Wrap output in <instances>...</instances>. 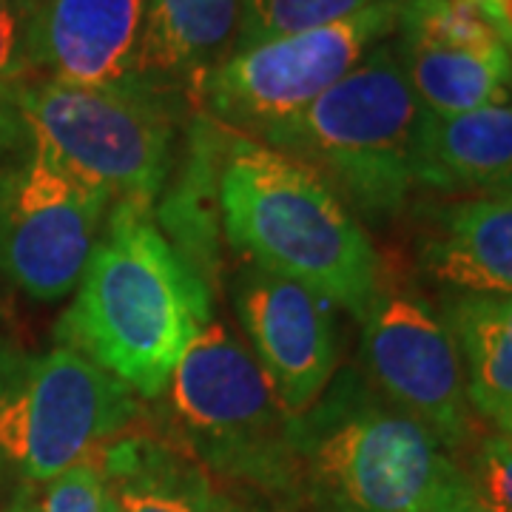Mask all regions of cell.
Wrapping results in <instances>:
<instances>
[{
    "label": "cell",
    "mask_w": 512,
    "mask_h": 512,
    "mask_svg": "<svg viewBox=\"0 0 512 512\" xmlns=\"http://www.w3.org/2000/svg\"><path fill=\"white\" fill-rule=\"evenodd\" d=\"M464 476L487 512H512V436L495 433L478 441Z\"/></svg>",
    "instance_id": "obj_22"
},
{
    "label": "cell",
    "mask_w": 512,
    "mask_h": 512,
    "mask_svg": "<svg viewBox=\"0 0 512 512\" xmlns=\"http://www.w3.org/2000/svg\"><path fill=\"white\" fill-rule=\"evenodd\" d=\"M399 12L402 0H379L319 29L239 46L208 74L194 109L220 126L259 137L265 128L308 109L379 43L396 35Z\"/></svg>",
    "instance_id": "obj_8"
},
{
    "label": "cell",
    "mask_w": 512,
    "mask_h": 512,
    "mask_svg": "<svg viewBox=\"0 0 512 512\" xmlns=\"http://www.w3.org/2000/svg\"><path fill=\"white\" fill-rule=\"evenodd\" d=\"M148 0H18L29 72L77 86H134Z\"/></svg>",
    "instance_id": "obj_12"
},
{
    "label": "cell",
    "mask_w": 512,
    "mask_h": 512,
    "mask_svg": "<svg viewBox=\"0 0 512 512\" xmlns=\"http://www.w3.org/2000/svg\"><path fill=\"white\" fill-rule=\"evenodd\" d=\"M211 322V285L151 222L146 208L111 205L74 302L57 325L83 353L143 399H160L188 345Z\"/></svg>",
    "instance_id": "obj_1"
},
{
    "label": "cell",
    "mask_w": 512,
    "mask_h": 512,
    "mask_svg": "<svg viewBox=\"0 0 512 512\" xmlns=\"http://www.w3.org/2000/svg\"><path fill=\"white\" fill-rule=\"evenodd\" d=\"M379 0H239L237 46L345 20Z\"/></svg>",
    "instance_id": "obj_20"
},
{
    "label": "cell",
    "mask_w": 512,
    "mask_h": 512,
    "mask_svg": "<svg viewBox=\"0 0 512 512\" xmlns=\"http://www.w3.org/2000/svg\"><path fill=\"white\" fill-rule=\"evenodd\" d=\"M416 183L467 200L512 194V94L456 117L424 111Z\"/></svg>",
    "instance_id": "obj_14"
},
{
    "label": "cell",
    "mask_w": 512,
    "mask_h": 512,
    "mask_svg": "<svg viewBox=\"0 0 512 512\" xmlns=\"http://www.w3.org/2000/svg\"><path fill=\"white\" fill-rule=\"evenodd\" d=\"M100 458L120 512H228L211 473L163 430L134 421Z\"/></svg>",
    "instance_id": "obj_15"
},
{
    "label": "cell",
    "mask_w": 512,
    "mask_h": 512,
    "mask_svg": "<svg viewBox=\"0 0 512 512\" xmlns=\"http://www.w3.org/2000/svg\"><path fill=\"white\" fill-rule=\"evenodd\" d=\"M26 52H23V23H20L18 0H0V89L12 86L23 74Z\"/></svg>",
    "instance_id": "obj_23"
},
{
    "label": "cell",
    "mask_w": 512,
    "mask_h": 512,
    "mask_svg": "<svg viewBox=\"0 0 512 512\" xmlns=\"http://www.w3.org/2000/svg\"><path fill=\"white\" fill-rule=\"evenodd\" d=\"M140 396L72 348L0 367V456L46 484L140 421Z\"/></svg>",
    "instance_id": "obj_7"
},
{
    "label": "cell",
    "mask_w": 512,
    "mask_h": 512,
    "mask_svg": "<svg viewBox=\"0 0 512 512\" xmlns=\"http://www.w3.org/2000/svg\"><path fill=\"white\" fill-rule=\"evenodd\" d=\"M217 197L225 239L248 262L311 288L362 322L382 291L379 256L362 222L319 174L217 123Z\"/></svg>",
    "instance_id": "obj_2"
},
{
    "label": "cell",
    "mask_w": 512,
    "mask_h": 512,
    "mask_svg": "<svg viewBox=\"0 0 512 512\" xmlns=\"http://www.w3.org/2000/svg\"><path fill=\"white\" fill-rule=\"evenodd\" d=\"M393 49L421 109L433 117H456L510 94L512 46L456 49L396 35Z\"/></svg>",
    "instance_id": "obj_18"
},
{
    "label": "cell",
    "mask_w": 512,
    "mask_h": 512,
    "mask_svg": "<svg viewBox=\"0 0 512 512\" xmlns=\"http://www.w3.org/2000/svg\"><path fill=\"white\" fill-rule=\"evenodd\" d=\"M467 484L444 444L356 367L293 419L288 493L313 512H441Z\"/></svg>",
    "instance_id": "obj_3"
},
{
    "label": "cell",
    "mask_w": 512,
    "mask_h": 512,
    "mask_svg": "<svg viewBox=\"0 0 512 512\" xmlns=\"http://www.w3.org/2000/svg\"><path fill=\"white\" fill-rule=\"evenodd\" d=\"M18 114L35 154L114 205L148 211L163 191L177 143V117L163 97L40 77L18 92Z\"/></svg>",
    "instance_id": "obj_6"
},
{
    "label": "cell",
    "mask_w": 512,
    "mask_h": 512,
    "mask_svg": "<svg viewBox=\"0 0 512 512\" xmlns=\"http://www.w3.org/2000/svg\"><path fill=\"white\" fill-rule=\"evenodd\" d=\"M441 512H487L481 504H478V498L473 495V487L467 484L461 493H456L447 504H444V510Z\"/></svg>",
    "instance_id": "obj_25"
},
{
    "label": "cell",
    "mask_w": 512,
    "mask_h": 512,
    "mask_svg": "<svg viewBox=\"0 0 512 512\" xmlns=\"http://www.w3.org/2000/svg\"><path fill=\"white\" fill-rule=\"evenodd\" d=\"M396 35L456 49L510 46L481 0H402Z\"/></svg>",
    "instance_id": "obj_19"
},
{
    "label": "cell",
    "mask_w": 512,
    "mask_h": 512,
    "mask_svg": "<svg viewBox=\"0 0 512 512\" xmlns=\"http://www.w3.org/2000/svg\"><path fill=\"white\" fill-rule=\"evenodd\" d=\"M510 94H512V83H510Z\"/></svg>",
    "instance_id": "obj_28"
},
{
    "label": "cell",
    "mask_w": 512,
    "mask_h": 512,
    "mask_svg": "<svg viewBox=\"0 0 512 512\" xmlns=\"http://www.w3.org/2000/svg\"><path fill=\"white\" fill-rule=\"evenodd\" d=\"M163 433L211 473L291 490V430L276 390L248 345L208 322L163 390Z\"/></svg>",
    "instance_id": "obj_5"
},
{
    "label": "cell",
    "mask_w": 512,
    "mask_h": 512,
    "mask_svg": "<svg viewBox=\"0 0 512 512\" xmlns=\"http://www.w3.org/2000/svg\"><path fill=\"white\" fill-rule=\"evenodd\" d=\"M441 319L456 339L473 413L512 436V293H456Z\"/></svg>",
    "instance_id": "obj_17"
},
{
    "label": "cell",
    "mask_w": 512,
    "mask_h": 512,
    "mask_svg": "<svg viewBox=\"0 0 512 512\" xmlns=\"http://www.w3.org/2000/svg\"><path fill=\"white\" fill-rule=\"evenodd\" d=\"M234 308L248 350L291 419L308 413L339 370L336 305L254 262L239 268Z\"/></svg>",
    "instance_id": "obj_11"
},
{
    "label": "cell",
    "mask_w": 512,
    "mask_h": 512,
    "mask_svg": "<svg viewBox=\"0 0 512 512\" xmlns=\"http://www.w3.org/2000/svg\"><path fill=\"white\" fill-rule=\"evenodd\" d=\"M484 9L493 15V20L498 23V29L504 32L507 43L512 46V0H481Z\"/></svg>",
    "instance_id": "obj_24"
},
{
    "label": "cell",
    "mask_w": 512,
    "mask_h": 512,
    "mask_svg": "<svg viewBox=\"0 0 512 512\" xmlns=\"http://www.w3.org/2000/svg\"><path fill=\"white\" fill-rule=\"evenodd\" d=\"M103 453V450H100ZM100 453L77 461L66 473L43 484L35 495L37 512H103L106 507V473Z\"/></svg>",
    "instance_id": "obj_21"
},
{
    "label": "cell",
    "mask_w": 512,
    "mask_h": 512,
    "mask_svg": "<svg viewBox=\"0 0 512 512\" xmlns=\"http://www.w3.org/2000/svg\"><path fill=\"white\" fill-rule=\"evenodd\" d=\"M362 376L444 450H461L476 433L464 365L447 322L424 299L379 291L362 316Z\"/></svg>",
    "instance_id": "obj_9"
},
{
    "label": "cell",
    "mask_w": 512,
    "mask_h": 512,
    "mask_svg": "<svg viewBox=\"0 0 512 512\" xmlns=\"http://www.w3.org/2000/svg\"><path fill=\"white\" fill-rule=\"evenodd\" d=\"M237 37L239 0H148L134 86L197 106L202 83Z\"/></svg>",
    "instance_id": "obj_13"
},
{
    "label": "cell",
    "mask_w": 512,
    "mask_h": 512,
    "mask_svg": "<svg viewBox=\"0 0 512 512\" xmlns=\"http://www.w3.org/2000/svg\"><path fill=\"white\" fill-rule=\"evenodd\" d=\"M103 512H120L117 510V504H114V498L109 495V490H106V507H103Z\"/></svg>",
    "instance_id": "obj_27"
},
{
    "label": "cell",
    "mask_w": 512,
    "mask_h": 512,
    "mask_svg": "<svg viewBox=\"0 0 512 512\" xmlns=\"http://www.w3.org/2000/svg\"><path fill=\"white\" fill-rule=\"evenodd\" d=\"M6 512H37L35 510V493L32 490H20L15 495V501L9 504V510Z\"/></svg>",
    "instance_id": "obj_26"
},
{
    "label": "cell",
    "mask_w": 512,
    "mask_h": 512,
    "mask_svg": "<svg viewBox=\"0 0 512 512\" xmlns=\"http://www.w3.org/2000/svg\"><path fill=\"white\" fill-rule=\"evenodd\" d=\"M424 109L402 72L393 40L379 43L308 109L256 140L308 165L350 211L387 220L416 188Z\"/></svg>",
    "instance_id": "obj_4"
},
{
    "label": "cell",
    "mask_w": 512,
    "mask_h": 512,
    "mask_svg": "<svg viewBox=\"0 0 512 512\" xmlns=\"http://www.w3.org/2000/svg\"><path fill=\"white\" fill-rule=\"evenodd\" d=\"M424 268L458 293H512V194L456 202L427 239Z\"/></svg>",
    "instance_id": "obj_16"
},
{
    "label": "cell",
    "mask_w": 512,
    "mask_h": 512,
    "mask_svg": "<svg viewBox=\"0 0 512 512\" xmlns=\"http://www.w3.org/2000/svg\"><path fill=\"white\" fill-rule=\"evenodd\" d=\"M111 197L32 151L0 188V274L35 302L77 291Z\"/></svg>",
    "instance_id": "obj_10"
}]
</instances>
